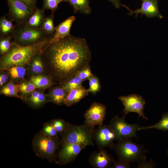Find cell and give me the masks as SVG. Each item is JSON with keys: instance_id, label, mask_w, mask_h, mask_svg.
<instances>
[{"instance_id": "cell-1", "label": "cell", "mask_w": 168, "mask_h": 168, "mask_svg": "<svg viewBox=\"0 0 168 168\" xmlns=\"http://www.w3.org/2000/svg\"><path fill=\"white\" fill-rule=\"evenodd\" d=\"M41 54L49 76L62 84L89 65L91 58L86 40L71 35L49 43Z\"/></svg>"}, {"instance_id": "cell-23", "label": "cell", "mask_w": 168, "mask_h": 168, "mask_svg": "<svg viewBox=\"0 0 168 168\" xmlns=\"http://www.w3.org/2000/svg\"><path fill=\"white\" fill-rule=\"evenodd\" d=\"M19 85L10 82L4 85L1 91V94L7 96L15 97L22 99V97L18 94Z\"/></svg>"}, {"instance_id": "cell-34", "label": "cell", "mask_w": 168, "mask_h": 168, "mask_svg": "<svg viewBox=\"0 0 168 168\" xmlns=\"http://www.w3.org/2000/svg\"><path fill=\"white\" fill-rule=\"evenodd\" d=\"M55 129L58 132L62 133L66 127L68 123L62 119H56L51 122Z\"/></svg>"}, {"instance_id": "cell-31", "label": "cell", "mask_w": 168, "mask_h": 168, "mask_svg": "<svg viewBox=\"0 0 168 168\" xmlns=\"http://www.w3.org/2000/svg\"><path fill=\"white\" fill-rule=\"evenodd\" d=\"M12 36L10 35L7 37H2L0 40V52L1 54L4 55L10 49L12 42Z\"/></svg>"}, {"instance_id": "cell-27", "label": "cell", "mask_w": 168, "mask_h": 168, "mask_svg": "<svg viewBox=\"0 0 168 168\" xmlns=\"http://www.w3.org/2000/svg\"><path fill=\"white\" fill-rule=\"evenodd\" d=\"M83 82L76 74L62 84V85L64 89L68 92L72 89L82 86Z\"/></svg>"}, {"instance_id": "cell-22", "label": "cell", "mask_w": 168, "mask_h": 168, "mask_svg": "<svg viewBox=\"0 0 168 168\" xmlns=\"http://www.w3.org/2000/svg\"><path fill=\"white\" fill-rule=\"evenodd\" d=\"M41 52L33 56L29 63L30 64L31 70L34 74H40L44 71V65L41 56Z\"/></svg>"}, {"instance_id": "cell-25", "label": "cell", "mask_w": 168, "mask_h": 168, "mask_svg": "<svg viewBox=\"0 0 168 168\" xmlns=\"http://www.w3.org/2000/svg\"><path fill=\"white\" fill-rule=\"evenodd\" d=\"M54 12L49 16L45 17L41 29L47 34L53 36L55 31L56 27L54 24Z\"/></svg>"}, {"instance_id": "cell-5", "label": "cell", "mask_w": 168, "mask_h": 168, "mask_svg": "<svg viewBox=\"0 0 168 168\" xmlns=\"http://www.w3.org/2000/svg\"><path fill=\"white\" fill-rule=\"evenodd\" d=\"M58 144L57 136H50L42 130L35 135L32 141V148L35 155L49 161L55 159Z\"/></svg>"}, {"instance_id": "cell-13", "label": "cell", "mask_w": 168, "mask_h": 168, "mask_svg": "<svg viewBox=\"0 0 168 168\" xmlns=\"http://www.w3.org/2000/svg\"><path fill=\"white\" fill-rule=\"evenodd\" d=\"M85 147L76 144H67L62 147L58 155V163L63 165L72 162Z\"/></svg>"}, {"instance_id": "cell-28", "label": "cell", "mask_w": 168, "mask_h": 168, "mask_svg": "<svg viewBox=\"0 0 168 168\" xmlns=\"http://www.w3.org/2000/svg\"><path fill=\"white\" fill-rule=\"evenodd\" d=\"M14 27L11 20L7 18L5 16L1 17L0 20V30L1 33L4 35L12 33Z\"/></svg>"}, {"instance_id": "cell-2", "label": "cell", "mask_w": 168, "mask_h": 168, "mask_svg": "<svg viewBox=\"0 0 168 168\" xmlns=\"http://www.w3.org/2000/svg\"><path fill=\"white\" fill-rule=\"evenodd\" d=\"M51 39L49 38L33 44L25 46L12 42L9 50L1 58V70H7L13 66H24L29 64L33 56L42 52L48 44Z\"/></svg>"}, {"instance_id": "cell-24", "label": "cell", "mask_w": 168, "mask_h": 168, "mask_svg": "<svg viewBox=\"0 0 168 168\" xmlns=\"http://www.w3.org/2000/svg\"><path fill=\"white\" fill-rule=\"evenodd\" d=\"M155 129L164 132L168 131V112L164 113L161 120L157 123L148 126L140 127L138 130Z\"/></svg>"}, {"instance_id": "cell-9", "label": "cell", "mask_w": 168, "mask_h": 168, "mask_svg": "<svg viewBox=\"0 0 168 168\" xmlns=\"http://www.w3.org/2000/svg\"><path fill=\"white\" fill-rule=\"evenodd\" d=\"M119 99L124 106L123 110L124 113L123 117L130 112H135L138 114V117H140L148 120L143 113V110L146 102L142 97L137 94H132L125 96H120Z\"/></svg>"}, {"instance_id": "cell-30", "label": "cell", "mask_w": 168, "mask_h": 168, "mask_svg": "<svg viewBox=\"0 0 168 168\" xmlns=\"http://www.w3.org/2000/svg\"><path fill=\"white\" fill-rule=\"evenodd\" d=\"M36 88L35 86L30 81H25L19 85V91L23 96H26L35 91Z\"/></svg>"}, {"instance_id": "cell-29", "label": "cell", "mask_w": 168, "mask_h": 168, "mask_svg": "<svg viewBox=\"0 0 168 168\" xmlns=\"http://www.w3.org/2000/svg\"><path fill=\"white\" fill-rule=\"evenodd\" d=\"M88 80L89 82V91L93 95H95L100 91L101 88L100 79L97 76L93 74Z\"/></svg>"}, {"instance_id": "cell-41", "label": "cell", "mask_w": 168, "mask_h": 168, "mask_svg": "<svg viewBox=\"0 0 168 168\" xmlns=\"http://www.w3.org/2000/svg\"><path fill=\"white\" fill-rule=\"evenodd\" d=\"M167 153L168 154V151H167Z\"/></svg>"}, {"instance_id": "cell-16", "label": "cell", "mask_w": 168, "mask_h": 168, "mask_svg": "<svg viewBox=\"0 0 168 168\" xmlns=\"http://www.w3.org/2000/svg\"><path fill=\"white\" fill-rule=\"evenodd\" d=\"M89 92L88 89L82 86L72 89L68 92L64 105L69 107L72 106L87 96Z\"/></svg>"}, {"instance_id": "cell-32", "label": "cell", "mask_w": 168, "mask_h": 168, "mask_svg": "<svg viewBox=\"0 0 168 168\" xmlns=\"http://www.w3.org/2000/svg\"><path fill=\"white\" fill-rule=\"evenodd\" d=\"M43 4L42 9L51 10L54 12L57 9L58 4L64 0H43Z\"/></svg>"}, {"instance_id": "cell-17", "label": "cell", "mask_w": 168, "mask_h": 168, "mask_svg": "<svg viewBox=\"0 0 168 168\" xmlns=\"http://www.w3.org/2000/svg\"><path fill=\"white\" fill-rule=\"evenodd\" d=\"M68 92L62 85L53 88L48 96L49 101L58 105L64 104Z\"/></svg>"}, {"instance_id": "cell-4", "label": "cell", "mask_w": 168, "mask_h": 168, "mask_svg": "<svg viewBox=\"0 0 168 168\" xmlns=\"http://www.w3.org/2000/svg\"><path fill=\"white\" fill-rule=\"evenodd\" d=\"M118 141L110 148L115 151L119 159L138 163L146 160L145 154L148 151L143 145L137 144L128 138H122Z\"/></svg>"}, {"instance_id": "cell-38", "label": "cell", "mask_w": 168, "mask_h": 168, "mask_svg": "<svg viewBox=\"0 0 168 168\" xmlns=\"http://www.w3.org/2000/svg\"><path fill=\"white\" fill-rule=\"evenodd\" d=\"M31 7L35 9L36 4L37 0H21Z\"/></svg>"}, {"instance_id": "cell-8", "label": "cell", "mask_w": 168, "mask_h": 168, "mask_svg": "<svg viewBox=\"0 0 168 168\" xmlns=\"http://www.w3.org/2000/svg\"><path fill=\"white\" fill-rule=\"evenodd\" d=\"M114 131L117 141L123 138H138L136 132L139 126L137 124L127 123L124 117L116 115L111 119L109 124Z\"/></svg>"}, {"instance_id": "cell-35", "label": "cell", "mask_w": 168, "mask_h": 168, "mask_svg": "<svg viewBox=\"0 0 168 168\" xmlns=\"http://www.w3.org/2000/svg\"><path fill=\"white\" fill-rule=\"evenodd\" d=\"M46 134L51 137L57 136L58 132L52 124L46 123L44 124L42 130Z\"/></svg>"}, {"instance_id": "cell-3", "label": "cell", "mask_w": 168, "mask_h": 168, "mask_svg": "<svg viewBox=\"0 0 168 168\" xmlns=\"http://www.w3.org/2000/svg\"><path fill=\"white\" fill-rule=\"evenodd\" d=\"M94 127L85 122L80 125L68 123L62 133L61 144L62 145L67 144H76L85 147L87 146H93Z\"/></svg>"}, {"instance_id": "cell-36", "label": "cell", "mask_w": 168, "mask_h": 168, "mask_svg": "<svg viewBox=\"0 0 168 168\" xmlns=\"http://www.w3.org/2000/svg\"><path fill=\"white\" fill-rule=\"evenodd\" d=\"M130 167V163L119 159L116 161L114 160L112 165L110 168H129Z\"/></svg>"}, {"instance_id": "cell-40", "label": "cell", "mask_w": 168, "mask_h": 168, "mask_svg": "<svg viewBox=\"0 0 168 168\" xmlns=\"http://www.w3.org/2000/svg\"><path fill=\"white\" fill-rule=\"evenodd\" d=\"M108 1L111 3L116 9H119L122 6L120 0H108Z\"/></svg>"}, {"instance_id": "cell-10", "label": "cell", "mask_w": 168, "mask_h": 168, "mask_svg": "<svg viewBox=\"0 0 168 168\" xmlns=\"http://www.w3.org/2000/svg\"><path fill=\"white\" fill-rule=\"evenodd\" d=\"M94 142L99 149L110 148L116 139L115 134L109 125L102 124L94 129L93 134Z\"/></svg>"}, {"instance_id": "cell-21", "label": "cell", "mask_w": 168, "mask_h": 168, "mask_svg": "<svg viewBox=\"0 0 168 168\" xmlns=\"http://www.w3.org/2000/svg\"><path fill=\"white\" fill-rule=\"evenodd\" d=\"M53 79L49 76L39 74L31 77L30 81L36 88H44L49 87L53 84Z\"/></svg>"}, {"instance_id": "cell-6", "label": "cell", "mask_w": 168, "mask_h": 168, "mask_svg": "<svg viewBox=\"0 0 168 168\" xmlns=\"http://www.w3.org/2000/svg\"><path fill=\"white\" fill-rule=\"evenodd\" d=\"M12 32L13 42L21 45L33 44L46 39L51 38L41 29L30 27L25 23L18 25Z\"/></svg>"}, {"instance_id": "cell-20", "label": "cell", "mask_w": 168, "mask_h": 168, "mask_svg": "<svg viewBox=\"0 0 168 168\" xmlns=\"http://www.w3.org/2000/svg\"><path fill=\"white\" fill-rule=\"evenodd\" d=\"M49 100L48 96L39 91H34L27 98V102L31 106L36 107L41 106Z\"/></svg>"}, {"instance_id": "cell-37", "label": "cell", "mask_w": 168, "mask_h": 168, "mask_svg": "<svg viewBox=\"0 0 168 168\" xmlns=\"http://www.w3.org/2000/svg\"><path fill=\"white\" fill-rule=\"evenodd\" d=\"M155 163L151 160L149 161H144L139 163L138 165V168H154L155 166Z\"/></svg>"}, {"instance_id": "cell-7", "label": "cell", "mask_w": 168, "mask_h": 168, "mask_svg": "<svg viewBox=\"0 0 168 168\" xmlns=\"http://www.w3.org/2000/svg\"><path fill=\"white\" fill-rule=\"evenodd\" d=\"M11 21L18 25L25 23L35 9L21 0H7Z\"/></svg>"}, {"instance_id": "cell-11", "label": "cell", "mask_w": 168, "mask_h": 168, "mask_svg": "<svg viewBox=\"0 0 168 168\" xmlns=\"http://www.w3.org/2000/svg\"><path fill=\"white\" fill-rule=\"evenodd\" d=\"M106 110V107L104 105L96 102L93 103L84 114V122L93 127L103 124Z\"/></svg>"}, {"instance_id": "cell-33", "label": "cell", "mask_w": 168, "mask_h": 168, "mask_svg": "<svg viewBox=\"0 0 168 168\" xmlns=\"http://www.w3.org/2000/svg\"><path fill=\"white\" fill-rule=\"evenodd\" d=\"M76 74L83 82L88 80L93 74L89 64L82 68Z\"/></svg>"}, {"instance_id": "cell-19", "label": "cell", "mask_w": 168, "mask_h": 168, "mask_svg": "<svg viewBox=\"0 0 168 168\" xmlns=\"http://www.w3.org/2000/svg\"><path fill=\"white\" fill-rule=\"evenodd\" d=\"M42 9L36 8L33 14L24 23L27 26L35 29L41 28L44 17Z\"/></svg>"}, {"instance_id": "cell-14", "label": "cell", "mask_w": 168, "mask_h": 168, "mask_svg": "<svg viewBox=\"0 0 168 168\" xmlns=\"http://www.w3.org/2000/svg\"><path fill=\"white\" fill-rule=\"evenodd\" d=\"M114 159L104 149L93 152L89 158V163L93 167L106 168L110 167Z\"/></svg>"}, {"instance_id": "cell-15", "label": "cell", "mask_w": 168, "mask_h": 168, "mask_svg": "<svg viewBox=\"0 0 168 168\" xmlns=\"http://www.w3.org/2000/svg\"><path fill=\"white\" fill-rule=\"evenodd\" d=\"M75 19L74 16H71L58 25L56 27L55 33L49 43L56 41L70 35L71 27Z\"/></svg>"}, {"instance_id": "cell-12", "label": "cell", "mask_w": 168, "mask_h": 168, "mask_svg": "<svg viewBox=\"0 0 168 168\" xmlns=\"http://www.w3.org/2000/svg\"><path fill=\"white\" fill-rule=\"evenodd\" d=\"M142 2L141 7L138 8L134 11L131 10L127 6L122 4L123 6L130 11L127 14L130 16L135 14V17H138L139 14H141L142 16L144 15L147 17L151 18L154 17H157L161 19L163 16L160 13L158 6V0H141Z\"/></svg>"}, {"instance_id": "cell-39", "label": "cell", "mask_w": 168, "mask_h": 168, "mask_svg": "<svg viewBox=\"0 0 168 168\" xmlns=\"http://www.w3.org/2000/svg\"><path fill=\"white\" fill-rule=\"evenodd\" d=\"M8 77L7 75L5 73H2L0 76V85L2 86L7 80Z\"/></svg>"}, {"instance_id": "cell-26", "label": "cell", "mask_w": 168, "mask_h": 168, "mask_svg": "<svg viewBox=\"0 0 168 168\" xmlns=\"http://www.w3.org/2000/svg\"><path fill=\"white\" fill-rule=\"evenodd\" d=\"M7 70L10 77L15 80H18L23 79L26 73V69L22 66H12Z\"/></svg>"}, {"instance_id": "cell-18", "label": "cell", "mask_w": 168, "mask_h": 168, "mask_svg": "<svg viewBox=\"0 0 168 168\" xmlns=\"http://www.w3.org/2000/svg\"><path fill=\"white\" fill-rule=\"evenodd\" d=\"M72 6L75 13L79 12L85 15H89L91 12L89 0H64Z\"/></svg>"}]
</instances>
